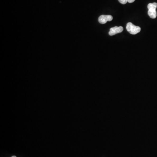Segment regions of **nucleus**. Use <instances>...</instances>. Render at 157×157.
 Instances as JSON below:
<instances>
[{"mask_svg":"<svg viewBox=\"0 0 157 157\" xmlns=\"http://www.w3.org/2000/svg\"><path fill=\"white\" fill-rule=\"evenodd\" d=\"M118 1H119V2L121 4H126L127 2H128V0H118Z\"/></svg>","mask_w":157,"mask_h":157,"instance_id":"39448f33","label":"nucleus"},{"mask_svg":"<svg viewBox=\"0 0 157 157\" xmlns=\"http://www.w3.org/2000/svg\"><path fill=\"white\" fill-rule=\"evenodd\" d=\"M17 157L16 156H12V157Z\"/></svg>","mask_w":157,"mask_h":157,"instance_id":"0eeeda50","label":"nucleus"},{"mask_svg":"<svg viewBox=\"0 0 157 157\" xmlns=\"http://www.w3.org/2000/svg\"><path fill=\"white\" fill-rule=\"evenodd\" d=\"M135 0H128V2L130 3H132L134 2Z\"/></svg>","mask_w":157,"mask_h":157,"instance_id":"423d86ee","label":"nucleus"},{"mask_svg":"<svg viewBox=\"0 0 157 157\" xmlns=\"http://www.w3.org/2000/svg\"><path fill=\"white\" fill-rule=\"evenodd\" d=\"M157 8V3H150L148 5V15L150 18L155 19L157 17V11L156 9Z\"/></svg>","mask_w":157,"mask_h":157,"instance_id":"f257e3e1","label":"nucleus"},{"mask_svg":"<svg viewBox=\"0 0 157 157\" xmlns=\"http://www.w3.org/2000/svg\"><path fill=\"white\" fill-rule=\"evenodd\" d=\"M113 17L110 15H102L99 17L98 21L101 24H105L107 21H111L113 20Z\"/></svg>","mask_w":157,"mask_h":157,"instance_id":"7ed1b4c3","label":"nucleus"},{"mask_svg":"<svg viewBox=\"0 0 157 157\" xmlns=\"http://www.w3.org/2000/svg\"><path fill=\"white\" fill-rule=\"evenodd\" d=\"M126 29L130 34L132 35L137 34L140 32L141 30L140 27L135 26L131 22H129L127 24Z\"/></svg>","mask_w":157,"mask_h":157,"instance_id":"f03ea898","label":"nucleus"},{"mask_svg":"<svg viewBox=\"0 0 157 157\" xmlns=\"http://www.w3.org/2000/svg\"><path fill=\"white\" fill-rule=\"evenodd\" d=\"M123 28L122 26H115L113 28H111L109 32V34L111 36H113L117 33L122 32L123 31Z\"/></svg>","mask_w":157,"mask_h":157,"instance_id":"20e7f679","label":"nucleus"}]
</instances>
